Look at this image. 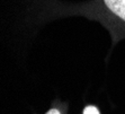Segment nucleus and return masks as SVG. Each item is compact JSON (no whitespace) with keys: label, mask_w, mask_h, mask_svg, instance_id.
<instances>
[{"label":"nucleus","mask_w":125,"mask_h":114,"mask_svg":"<svg viewBox=\"0 0 125 114\" xmlns=\"http://www.w3.org/2000/svg\"><path fill=\"white\" fill-rule=\"evenodd\" d=\"M104 2L113 14L125 22V0H104Z\"/></svg>","instance_id":"1"},{"label":"nucleus","mask_w":125,"mask_h":114,"mask_svg":"<svg viewBox=\"0 0 125 114\" xmlns=\"http://www.w3.org/2000/svg\"><path fill=\"white\" fill-rule=\"evenodd\" d=\"M83 114H100L98 111V108L95 107V106H87L84 107L83 110Z\"/></svg>","instance_id":"2"},{"label":"nucleus","mask_w":125,"mask_h":114,"mask_svg":"<svg viewBox=\"0 0 125 114\" xmlns=\"http://www.w3.org/2000/svg\"><path fill=\"white\" fill-rule=\"evenodd\" d=\"M46 114H61V113H60V111L56 110V108H52V110H50Z\"/></svg>","instance_id":"3"}]
</instances>
